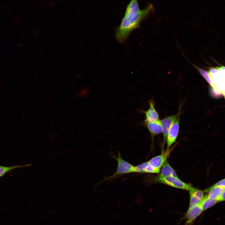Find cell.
Listing matches in <instances>:
<instances>
[{"label": "cell", "instance_id": "ac0fdd59", "mask_svg": "<svg viewBox=\"0 0 225 225\" xmlns=\"http://www.w3.org/2000/svg\"><path fill=\"white\" fill-rule=\"evenodd\" d=\"M223 201H225V191L223 192L221 196L218 200V202Z\"/></svg>", "mask_w": 225, "mask_h": 225}, {"label": "cell", "instance_id": "8992f818", "mask_svg": "<svg viewBox=\"0 0 225 225\" xmlns=\"http://www.w3.org/2000/svg\"><path fill=\"white\" fill-rule=\"evenodd\" d=\"M203 211L200 203L189 208L185 217V219H186L185 225H189L191 224L202 213Z\"/></svg>", "mask_w": 225, "mask_h": 225}, {"label": "cell", "instance_id": "7c38bea8", "mask_svg": "<svg viewBox=\"0 0 225 225\" xmlns=\"http://www.w3.org/2000/svg\"><path fill=\"white\" fill-rule=\"evenodd\" d=\"M160 175L164 176L178 177L176 172L167 161L162 166Z\"/></svg>", "mask_w": 225, "mask_h": 225}, {"label": "cell", "instance_id": "5b68a950", "mask_svg": "<svg viewBox=\"0 0 225 225\" xmlns=\"http://www.w3.org/2000/svg\"><path fill=\"white\" fill-rule=\"evenodd\" d=\"M180 112L178 113L177 118L172 124L167 136V149H169L171 146L175 142L177 138L179 129Z\"/></svg>", "mask_w": 225, "mask_h": 225}, {"label": "cell", "instance_id": "e0dca14e", "mask_svg": "<svg viewBox=\"0 0 225 225\" xmlns=\"http://www.w3.org/2000/svg\"><path fill=\"white\" fill-rule=\"evenodd\" d=\"M212 186H221L225 188V178L218 182Z\"/></svg>", "mask_w": 225, "mask_h": 225}, {"label": "cell", "instance_id": "3957f363", "mask_svg": "<svg viewBox=\"0 0 225 225\" xmlns=\"http://www.w3.org/2000/svg\"><path fill=\"white\" fill-rule=\"evenodd\" d=\"M152 178L151 181L153 182L162 183L177 188L189 190L192 187L190 184L185 183L178 177L164 176L159 174Z\"/></svg>", "mask_w": 225, "mask_h": 225}, {"label": "cell", "instance_id": "4fadbf2b", "mask_svg": "<svg viewBox=\"0 0 225 225\" xmlns=\"http://www.w3.org/2000/svg\"><path fill=\"white\" fill-rule=\"evenodd\" d=\"M217 202L216 200L209 198L207 195L203 197L200 204L203 210H205L212 207Z\"/></svg>", "mask_w": 225, "mask_h": 225}, {"label": "cell", "instance_id": "30bf717a", "mask_svg": "<svg viewBox=\"0 0 225 225\" xmlns=\"http://www.w3.org/2000/svg\"><path fill=\"white\" fill-rule=\"evenodd\" d=\"M145 124L150 133L152 141L156 135L162 132V127L161 120L159 119Z\"/></svg>", "mask_w": 225, "mask_h": 225}, {"label": "cell", "instance_id": "9c48e42d", "mask_svg": "<svg viewBox=\"0 0 225 225\" xmlns=\"http://www.w3.org/2000/svg\"><path fill=\"white\" fill-rule=\"evenodd\" d=\"M178 115V114L168 116L161 120L163 129L162 133L164 144L167 141V136L169 129L172 124L176 119Z\"/></svg>", "mask_w": 225, "mask_h": 225}, {"label": "cell", "instance_id": "ba28073f", "mask_svg": "<svg viewBox=\"0 0 225 225\" xmlns=\"http://www.w3.org/2000/svg\"><path fill=\"white\" fill-rule=\"evenodd\" d=\"M189 191L190 198L189 208H190L200 203L204 197V192L192 187Z\"/></svg>", "mask_w": 225, "mask_h": 225}, {"label": "cell", "instance_id": "2e32d148", "mask_svg": "<svg viewBox=\"0 0 225 225\" xmlns=\"http://www.w3.org/2000/svg\"><path fill=\"white\" fill-rule=\"evenodd\" d=\"M148 161L134 166L133 173H144Z\"/></svg>", "mask_w": 225, "mask_h": 225}, {"label": "cell", "instance_id": "8fae6325", "mask_svg": "<svg viewBox=\"0 0 225 225\" xmlns=\"http://www.w3.org/2000/svg\"><path fill=\"white\" fill-rule=\"evenodd\" d=\"M225 191V187L212 186L203 191L204 192H208L207 195L209 198L215 200L218 202V200L221 196Z\"/></svg>", "mask_w": 225, "mask_h": 225}, {"label": "cell", "instance_id": "7a4b0ae2", "mask_svg": "<svg viewBox=\"0 0 225 225\" xmlns=\"http://www.w3.org/2000/svg\"><path fill=\"white\" fill-rule=\"evenodd\" d=\"M173 148L167 149L166 151L162 152L161 154L148 161L144 173H159Z\"/></svg>", "mask_w": 225, "mask_h": 225}, {"label": "cell", "instance_id": "277c9868", "mask_svg": "<svg viewBox=\"0 0 225 225\" xmlns=\"http://www.w3.org/2000/svg\"><path fill=\"white\" fill-rule=\"evenodd\" d=\"M117 162V168L116 172L109 177L105 178L102 182L115 178L120 175L133 173L134 166L129 162L123 159L120 152H118V156L112 155Z\"/></svg>", "mask_w": 225, "mask_h": 225}, {"label": "cell", "instance_id": "9a60e30c", "mask_svg": "<svg viewBox=\"0 0 225 225\" xmlns=\"http://www.w3.org/2000/svg\"><path fill=\"white\" fill-rule=\"evenodd\" d=\"M195 67L198 69L202 76L208 83L211 86L212 88H214L215 86L213 82L212 79L209 72L203 69L199 68L195 66Z\"/></svg>", "mask_w": 225, "mask_h": 225}, {"label": "cell", "instance_id": "6da1fadb", "mask_svg": "<svg viewBox=\"0 0 225 225\" xmlns=\"http://www.w3.org/2000/svg\"><path fill=\"white\" fill-rule=\"evenodd\" d=\"M154 12L152 4H150L143 10H140L138 0H131L126 7L120 25L116 29L115 37L117 40L120 42H123L133 30L139 27L142 20Z\"/></svg>", "mask_w": 225, "mask_h": 225}, {"label": "cell", "instance_id": "5bb4252c", "mask_svg": "<svg viewBox=\"0 0 225 225\" xmlns=\"http://www.w3.org/2000/svg\"><path fill=\"white\" fill-rule=\"evenodd\" d=\"M31 166L30 164L22 165H14L11 166H4L0 165V178L3 176L6 173L10 172L13 170L22 167H29Z\"/></svg>", "mask_w": 225, "mask_h": 225}, {"label": "cell", "instance_id": "d6986e66", "mask_svg": "<svg viewBox=\"0 0 225 225\" xmlns=\"http://www.w3.org/2000/svg\"><path fill=\"white\" fill-rule=\"evenodd\" d=\"M223 95H224V98H225V92H224V93H223Z\"/></svg>", "mask_w": 225, "mask_h": 225}, {"label": "cell", "instance_id": "52a82bcc", "mask_svg": "<svg viewBox=\"0 0 225 225\" xmlns=\"http://www.w3.org/2000/svg\"><path fill=\"white\" fill-rule=\"evenodd\" d=\"M148 102L149 108L148 110L143 112L145 115L144 124L155 121L159 119V114L155 108V104L153 100H149Z\"/></svg>", "mask_w": 225, "mask_h": 225}]
</instances>
